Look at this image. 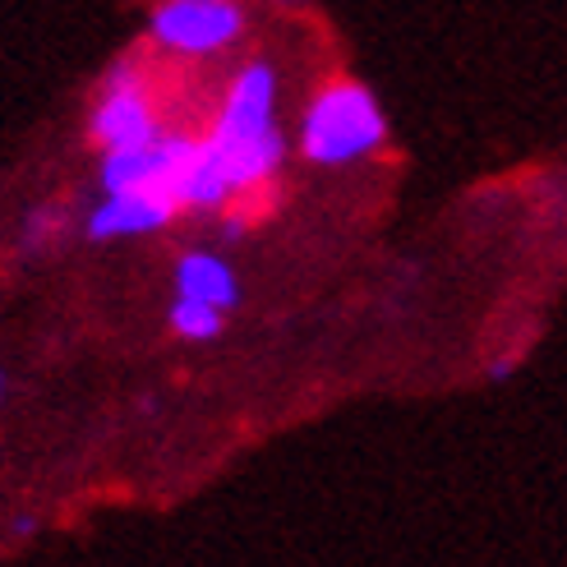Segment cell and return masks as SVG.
<instances>
[{
    "mask_svg": "<svg viewBox=\"0 0 567 567\" xmlns=\"http://www.w3.org/2000/svg\"><path fill=\"white\" fill-rule=\"evenodd\" d=\"M204 144L217 157L236 204L264 194L277 181L281 162H287V138L277 125V70L268 61H249L236 70Z\"/></svg>",
    "mask_w": 567,
    "mask_h": 567,
    "instance_id": "1",
    "label": "cell"
},
{
    "mask_svg": "<svg viewBox=\"0 0 567 567\" xmlns=\"http://www.w3.org/2000/svg\"><path fill=\"white\" fill-rule=\"evenodd\" d=\"M388 144V116L360 79H328L309 97L296 148L309 166H351Z\"/></svg>",
    "mask_w": 567,
    "mask_h": 567,
    "instance_id": "2",
    "label": "cell"
},
{
    "mask_svg": "<svg viewBox=\"0 0 567 567\" xmlns=\"http://www.w3.org/2000/svg\"><path fill=\"white\" fill-rule=\"evenodd\" d=\"M157 134H162V111H157L148 70L138 65L134 55L130 61H116L97 89L93 116H89V138L102 153H116V148L153 144Z\"/></svg>",
    "mask_w": 567,
    "mask_h": 567,
    "instance_id": "3",
    "label": "cell"
},
{
    "mask_svg": "<svg viewBox=\"0 0 567 567\" xmlns=\"http://www.w3.org/2000/svg\"><path fill=\"white\" fill-rule=\"evenodd\" d=\"M245 33L240 0H157L148 10V42L181 61H208L231 51Z\"/></svg>",
    "mask_w": 567,
    "mask_h": 567,
    "instance_id": "4",
    "label": "cell"
},
{
    "mask_svg": "<svg viewBox=\"0 0 567 567\" xmlns=\"http://www.w3.org/2000/svg\"><path fill=\"white\" fill-rule=\"evenodd\" d=\"M194 153H198V138L185 130H162L153 144L102 153V172H97L102 194H157L185 213L181 185H185Z\"/></svg>",
    "mask_w": 567,
    "mask_h": 567,
    "instance_id": "5",
    "label": "cell"
},
{
    "mask_svg": "<svg viewBox=\"0 0 567 567\" xmlns=\"http://www.w3.org/2000/svg\"><path fill=\"white\" fill-rule=\"evenodd\" d=\"M181 208H172L157 194H106L89 213V240H130L162 231L166 221H176Z\"/></svg>",
    "mask_w": 567,
    "mask_h": 567,
    "instance_id": "6",
    "label": "cell"
},
{
    "mask_svg": "<svg viewBox=\"0 0 567 567\" xmlns=\"http://www.w3.org/2000/svg\"><path fill=\"white\" fill-rule=\"evenodd\" d=\"M176 296L204 300V305H217V309H236L240 281H236V272L226 259H217V254H208V249H194L176 264Z\"/></svg>",
    "mask_w": 567,
    "mask_h": 567,
    "instance_id": "7",
    "label": "cell"
},
{
    "mask_svg": "<svg viewBox=\"0 0 567 567\" xmlns=\"http://www.w3.org/2000/svg\"><path fill=\"white\" fill-rule=\"evenodd\" d=\"M221 315H226V309H217V305L176 296V305H172V315H166V323H172V332L185 337V342H213V337L221 332Z\"/></svg>",
    "mask_w": 567,
    "mask_h": 567,
    "instance_id": "8",
    "label": "cell"
},
{
    "mask_svg": "<svg viewBox=\"0 0 567 567\" xmlns=\"http://www.w3.org/2000/svg\"><path fill=\"white\" fill-rule=\"evenodd\" d=\"M281 6H296V0H281Z\"/></svg>",
    "mask_w": 567,
    "mask_h": 567,
    "instance_id": "9",
    "label": "cell"
},
{
    "mask_svg": "<svg viewBox=\"0 0 567 567\" xmlns=\"http://www.w3.org/2000/svg\"><path fill=\"white\" fill-rule=\"evenodd\" d=\"M0 392H6V379H0Z\"/></svg>",
    "mask_w": 567,
    "mask_h": 567,
    "instance_id": "10",
    "label": "cell"
}]
</instances>
